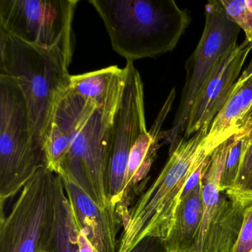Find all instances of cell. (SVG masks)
<instances>
[{"mask_svg": "<svg viewBox=\"0 0 252 252\" xmlns=\"http://www.w3.org/2000/svg\"><path fill=\"white\" fill-rule=\"evenodd\" d=\"M104 22L112 48L126 63L172 51L191 22L172 0H90Z\"/></svg>", "mask_w": 252, "mask_h": 252, "instance_id": "1", "label": "cell"}, {"mask_svg": "<svg viewBox=\"0 0 252 252\" xmlns=\"http://www.w3.org/2000/svg\"><path fill=\"white\" fill-rule=\"evenodd\" d=\"M209 129L203 128L191 138H183L169 153V159L158 176L128 211L118 252H130L150 236L166 240L189 177L209 156L204 148Z\"/></svg>", "mask_w": 252, "mask_h": 252, "instance_id": "2", "label": "cell"}, {"mask_svg": "<svg viewBox=\"0 0 252 252\" xmlns=\"http://www.w3.org/2000/svg\"><path fill=\"white\" fill-rule=\"evenodd\" d=\"M70 64L58 48L29 45L0 30V75L11 78L20 86L43 145L56 105L70 88Z\"/></svg>", "mask_w": 252, "mask_h": 252, "instance_id": "3", "label": "cell"}, {"mask_svg": "<svg viewBox=\"0 0 252 252\" xmlns=\"http://www.w3.org/2000/svg\"><path fill=\"white\" fill-rule=\"evenodd\" d=\"M65 96L70 117V143L57 174L71 178L99 207L106 209L111 205L108 178L115 119L70 88Z\"/></svg>", "mask_w": 252, "mask_h": 252, "instance_id": "4", "label": "cell"}, {"mask_svg": "<svg viewBox=\"0 0 252 252\" xmlns=\"http://www.w3.org/2000/svg\"><path fill=\"white\" fill-rule=\"evenodd\" d=\"M46 166L43 143L35 132L17 82L0 75V203L14 197Z\"/></svg>", "mask_w": 252, "mask_h": 252, "instance_id": "5", "label": "cell"}, {"mask_svg": "<svg viewBox=\"0 0 252 252\" xmlns=\"http://www.w3.org/2000/svg\"><path fill=\"white\" fill-rule=\"evenodd\" d=\"M58 174L41 168L0 220V252H48L55 228Z\"/></svg>", "mask_w": 252, "mask_h": 252, "instance_id": "6", "label": "cell"}, {"mask_svg": "<svg viewBox=\"0 0 252 252\" xmlns=\"http://www.w3.org/2000/svg\"><path fill=\"white\" fill-rule=\"evenodd\" d=\"M79 0H0V30L29 45L58 48L71 63Z\"/></svg>", "mask_w": 252, "mask_h": 252, "instance_id": "7", "label": "cell"}, {"mask_svg": "<svg viewBox=\"0 0 252 252\" xmlns=\"http://www.w3.org/2000/svg\"><path fill=\"white\" fill-rule=\"evenodd\" d=\"M205 27L201 38L186 63V82L173 126L164 131L169 153L184 138L193 103L221 56L237 46L240 29L228 20L220 0L209 1L205 5Z\"/></svg>", "mask_w": 252, "mask_h": 252, "instance_id": "8", "label": "cell"}, {"mask_svg": "<svg viewBox=\"0 0 252 252\" xmlns=\"http://www.w3.org/2000/svg\"><path fill=\"white\" fill-rule=\"evenodd\" d=\"M229 140L212 153L202 179L203 215L194 252H231L243 224L246 206L219 190Z\"/></svg>", "mask_w": 252, "mask_h": 252, "instance_id": "9", "label": "cell"}, {"mask_svg": "<svg viewBox=\"0 0 252 252\" xmlns=\"http://www.w3.org/2000/svg\"><path fill=\"white\" fill-rule=\"evenodd\" d=\"M123 95L112 128L109 168L108 195L110 204L122 207L126 188L129 155L135 141L147 131L144 84L133 63H126Z\"/></svg>", "mask_w": 252, "mask_h": 252, "instance_id": "10", "label": "cell"}, {"mask_svg": "<svg viewBox=\"0 0 252 252\" xmlns=\"http://www.w3.org/2000/svg\"><path fill=\"white\" fill-rule=\"evenodd\" d=\"M252 45L245 39L218 59L190 110L184 138H189L211 124L229 98Z\"/></svg>", "mask_w": 252, "mask_h": 252, "instance_id": "11", "label": "cell"}, {"mask_svg": "<svg viewBox=\"0 0 252 252\" xmlns=\"http://www.w3.org/2000/svg\"><path fill=\"white\" fill-rule=\"evenodd\" d=\"M80 229L99 252H117V233L122 223L118 208L98 206L71 178L58 174Z\"/></svg>", "mask_w": 252, "mask_h": 252, "instance_id": "12", "label": "cell"}, {"mask_svg": "<svg viewBox=\"0 0 252 252\" xmlns=\"http://www.w3.org/2000/svg\"><path fill=\"white\" fill-rule=\"evenodd\" d=\"M126 69L110 66L70 77V89L115 119L120 106L126 80Z\"/></svg>", "mask_w": 252, "mask_h": 252, "instance_id": "13", "label": "cell"}, {"mask_svg": "<svg viewBox=\"0 0 252 252\" xmlns=\"http://www.w3.org/2000/svg\"><path fill=\"white\" fill-rule=\"evenodd\" d=\"M252 107V67H247L236 82L223 108L215 118L204 141L210 155L222 143L237 133Z\"/></svg>", "mask_w": 252, "mask_h": 252, "instance_id": "14", "label": "cell"}, {"mask_svg": "<svg viewBox=\"0 0 252 252\" xmlns=\"http://www.w3.org/2000/svg\"><path fill=\"white\" fill-rule=\"evenodd\" d=\"M175 97V90L172 89L151 129L141 133L132 147L128 162L126 188L122 206L124 209H126V203L129 200L128 197L130 195L131 190L141 180L145 178L156 160L158 150L160 147L159 141L164 138V132L160 129L166 116L172 108Z\"/></svg>", "mask_w": 252, "mask_h": 252, "instance_id": "15", "label": "cell"}, {"mask_svg": "<svg viewBox=\"0 0 252 252\" xmlns=\"http://www.w3.org/2000/svg\"><path fill=\"white\" fill-rule=\"evenodd\" d=\"M203 215L202 181L181 199L173 225L164 240L166 252H194Z\"/></svg>", "mask_w": 252, "mask_h": 252, "instance_id": "16", "label": "cell"}, {"mask_svg": "<svg viewBox=\"0 0 252 252\" xmlns=\"http://www.w3.org/2000/svg\"><path fill=\"white\" fill-rule=\"evenodd\" d=\"M65 193L63 180L58 175L55 228L48 252H80L78 243L80 228Z\"/></svg>", "mask_w": 252, "mask_h": 252, "instance_id": "17", "label": "cell"}, {"mask_svg": "<svg viewBox=\"0 0 252 252\" xmlns=\"http://www.w3.org/2000/svg\"><path fill=\"white\" fill-rule=\"evenodd\" d=\"M237 132L246 135V148L234 188L226 191V194L243 206H248L252 203V107Z\"/></svg>", "mask_w": 252, "mask_h": 252, "instance_id": "18", "label": "cell"}, {"mask_svg": "<svg viewBox=\"0 0 252 252\" xmlns=\"http://www.w3.org/2000/svg\"><path fill=\"white\" fill-rule=\"evenodd\" d=\"M229 147L220 181L219 190L228 191L234 188L241 166L246 144V135L237 132L228 138Z\"/></svg>", "mask_w": 252, "mask_h": 252, "instance_id": "19", "label": "cell"}, {"mask_svg": "<svg viewBox=\"0 0 252 252\" xmlns=\"http://www.w3.org/2000/svg\"><path fill=\"white\" fill-rule=\"evenodd\" d=\"M225 14L246 34L252 45V0H220ZM249 64L252 65V60Z\"/></svg>", "mask_w": 252, "mask_h": 252, "instance_id": "20", "label": "cell"}, {"mask_svg": "<svg viewBox=\"0 0 252 252\" xmlns=\"http://www.w3.org/2000/svg\"><path fill=\"white\" fill-rule=\"evenodd\" d=\"M231 252H252V203L245 209L241 229Z\"/></svg>", "mask_w": 252, "mask_h": 252, "instance_id": "21", "label": "cell"}, {"mask_svg": "<svg viewBox=\"0 0 252 252\" xmlns=\"http://www.w3.org/2000/svg\"><path fill=\"white\" fill-rule=\"evenodd\" d=\"M130 252H166L164 240L158 237H145Z\"/></svg>", "mask_w": 252, "mask_h": 252, "instance_id": "22", "label": "cell"}, {"mask_svg": "<svg viewBox=\"0 0 252 252\" xmlns=\"http://www.w3.org/2000/svg\"><path fill=\"white\" fill-rule=\"evenodd\" d=\"M78 243L80 252H99L93 246L85 233L81 229L78 234Z\"/></svg>", "mask_w": 252, "mask_h": 252, "instance_id": "23", "label": "cell"}]
</instances>
